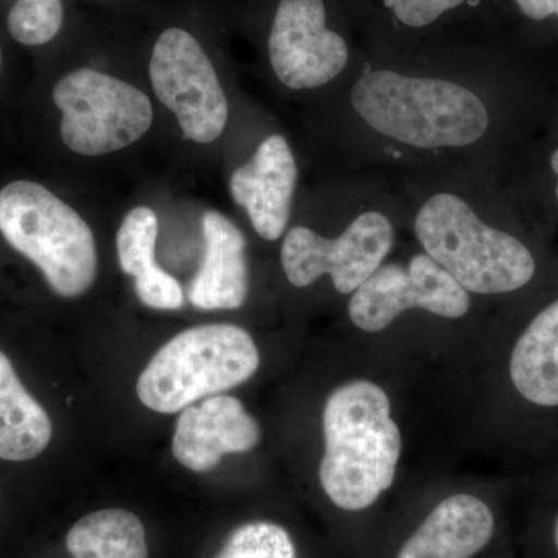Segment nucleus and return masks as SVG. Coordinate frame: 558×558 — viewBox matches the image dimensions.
Listing matches in <instances>:
<instances>
[{"label": "nucleus", "instance_id": "f257e3e1", "mask_svg": "<svg viewBox=\"0 0 558 558\" xmlns=\"http://www.w3.org/2000/svg\"><path fill=\"white\" fill-rule=\"evenodd\" d=\"M323 436L318 476L330 501L351 512L373 506L395 483L402 453L387 392L363 379L333 389L323 410Z\"/></svg>", "mask_w": 558, "mask_h": 558}, {"label": "nucleus", "instance_id": "f03ea898", "mask_svg": "<svg viewBox=\"0 0 558 558\" xmlns=\"http://www.w3.org/2000/svg\"><path fill=\"white\" fill-rule=\"evenodd\" d=\"M351 102L374 131L413 148H462L488 128L478 95L451 81L376 70L360 76Z\"/></svg>", "mask_w": 558, "mask_h": 558}, {"label": "nucleus", "instance_id": "7ed1b4c3", "mask_svg": "<svg viewBox=\"0 0 558 558\" xmlns=\"http://www.w3.org/2000/svg\"><path fill=\"white\" fill-rule=\"evenodd\" d=\"M414 233L429 258L468 292H515L537 271L534 255L523 242L487 226L454 194L429 197L414 220Z\"/></svg>", "mask_w": 558, "mask_h": 558}, {"label": "nucleus", "instance_id": "20e7f679", "mask_svg": "<svg viewBox=\"0 0 558 558\" xmlns=\"http://www.w3.org/2000/svg\"><path fill=\"white\" fill-rule=\"evenodd\" d=\"M0 233L43 271L57 295L75 299L94 284L98 269L94 233L46 186L17 180L0 190Z\"/></svg>", "mask_w": 558, "mask_h": 558}, {"label": "nucleus", "instance_id": "39448f33", "mask_svg": "<svg viewBox=\"0 0 558 558\" xmlns=\"http://www.w3.org/2000/svg\"><path fill=\"white\" fill-rule=\"evenodd\" d=\"M259 368L252 336L233 325L197 326L178 333L150 359L137 381L146 409L174 414L207 396L240 387Z\"/></svg>", "mask_w": 558, "mask_h": 558}, {"label": "nucleus", "instance_id": "423d86ee", "mask_svg": "<svg viewBox=\"0 0 558 558\" xmlns=\"http://www.w3.org/2000/svg\"><path fill=\"white\" fill-rule=\"evenodd\" d=\"M53 101L62 112V142L80 156L128 148L153 124V105L142 90L89 68L62 76Z\"/></svg>", "mask_w": 558, "mask_h": 558}, {"label": "nucleus", "instance_id": "0eeeda50", "mask_svg": "<svg viewBox=\"0 0 558 558\" xmlns=\"http://www.w3.org/2000/svg\"><path fill=\"white\" fill-rule=\"evenodd\" d=\"M149 76L157 98L172 110L183 137L208 145L227 126L229 102L215 65L197 39L168 28L154 46Z\"/></svg>", "mask_w": 558, "mask_h": 558}, {"label": "nucleus", "instance_id": "6e6552de", "mask_svg": "<svg viewBox=\"0 0 558 558\" xmlns=\"http://www.w3.org/2000/svg\"><path fill=\"white\" fill-rule=\"evenodd\" d=\"M392 244L391 220L379 211L363 213L336 240H326L306 227H295L282 242V269L295 288H306L328 275L333 288L343 295H352L379 269Z\"/></svg>", "mask_w": 558, "mask_h": 558}, {"label": "nucleus", "instance_id": "1a4fd4ad", "mask_svg": "<svg viewBox=\"0 0 558 558\" xmlns=\"http://www.w3.org/2000/svg\"><path fill=\"white\" fill-rule=\"evenodd\" d=\"M421 310L442 318H461L470 310L468 290L427 253L407 266H380L349 301V318L365 332H380L405 311Z\"/></svg>", "mask_w": 558, "mask_h": 558}, {"label": "nucleus", "instance_id": "9d476101", "mask_svg": "<svg viewBox=\"0 0 558 558\" xmlns=\"http://www.w3.org/2000/svg\"><path fill=\"white\" fill-rule=\"evenodd\" d=\"M271 69L286 87L317 89L349 61L347 43L326 27L323 0H281L269 36Z\"/></svg>", "mask_w": 558, "mask_h": 558}, {"label": "nucleus", "instance_id": "9b49d317", "mask_svg": "<svg viewBox=\"0 0 558 558\" xmlns=\"http://www.w3.org/2000/svg\"><path fill=\"white\" fill-rule=\"evenodd\" d=\"M260 440V427L240 400L215 396L180 413L172 454L183 468L209 472L226 454L245 453Z\"/></svg>", "mask_w": 558, "mask_h": 558}, {"label": "nucleus", "instance_id": "f8f14e48", "mask_svg": "<svg viewBox=\"0 0 558 558\" xmlns=\"http://www.w3.org/2000/svg\"><path fill=\"white\" fill-rule=\"evenodd\" d=\"M295 157L281 135L260 143L255 156L230 180L233 201L247 211L253 229L267 241L284 234L296 189Z\"/></svg>", "mask_w": 558, "mask_h": 558}, {"label": "nucleus", "instance_id": "ddd939ff", "mask_svg": "<svg viewBox=\"0 0 558 558\" xmlns=\"http://www.w3.org/2000/svg\"><path fill=\"white\" fill-rule=\"evenodd\" d=\"M204 260L191 281L189 300L201 311H233L248 295V267L242 231L218 211L205 213Z\"/></svg>", "mask_w": 558, "mask_h": 558}, {"label": "nucleus", "instance_id": "4468645a", "mask_svg": "<svg viewBox=\"0 0 558 558\" xmlns=\"http://www.w3.org/2000/svg\"><path fill=\"white\" fill-rule=\"evenodd\" d=\"M494 532V513L483 499L453 495L432 510L398 558H470L486 548Z\"/></svg>", "mask_w": 558, "mask_h": 558}, {"label": "nucleus", "instance_id": "2eb2a0df", "mask_svg": "<svg viewBox=\"0 0 558 558\" xmlns=\"http://www.w3.org/2000/svg\"><path fill=\"white\" fill-rule=\"evenodd\" d=\"M509 379L529 405L558 410V299L539 311L513 343Z\"/></svg>", "mask_w": 558, "mask_h": 558}, {"label": "nucleus", "instance_id": "dca6fc26", "mask_svg": "<svg viewBox=\"0 0 558 558\" xmlns=\"http://www.w3.org/2000/svg\"><path fill=\"white\" fill-rule=\"evenodd\" d=\"M51 421L0 351V459L31 461L49 447Z\"/></svg>", "mask_w": 558, "mask_h": 558}, {"label": "nucleus", "instance_id": "f3484780", "mask_svg": "<svg viewBox=\"0 0 558 558\" xmlns=\"http://www.w3.org/2000/svg\"><path fill=\"white\" fill-rule=\"evenodd\" d=\"M65 545L72 558H149L142 521L124 509L84 517L70 529Z\"/></svg>", "mask_w": 558, "mask_h": 558}, {"label": "nucleus", "instance_id": "a211bd4d", "mask_svg": "<svg viewBox=\"0 0 558 558\" xmlns=\"http://www.w3.org/2000/svg\"><path fill=\"white\" fill-rule=\"evenodd\" d=\"M159 220L154 209L137 207L128 213L117 233V252L121 270L142 281L159 274L156 263V242Z\"/></svg>", "mask_w": 558, "mask_h": 558}, {"label": "nucleus", "instance_id": "6ab92c4d", "mask_svg": "<svg viewBox=\"0 0 558 558\" xmlns=\"http://www.w3.org/2000/svg\"><path fill=\"white\" fill-rule=\"evenodd\" d=\"M62 22V0H16L10 10L9 31L24 46H43L57 38Z\"/></svg>", "mask_w": 558, "mask_h": 558}, {"label": "nucleus", "instance_id": "aec40b11", "mask_svg": "<svg viewBox=\"0 0 558 558\" xmlns=\"http://www.w3.org/2000/svg\"><path fill=\"white\" fill-rule=\"evenodd\" d=\"M216 558H296V549L284 527L255 521L238 527Z\"/></svg>", "mask_w": 558, "mask_h": 558}, {"label": "nucleus", "instance_id": "412c9836", "mask_svg": "<svg viewBox=\"0 0 558 558\" xmlns=\"http://www.w3.org/2000/svg\"><path fill=\"white\" fill-rule=\"evenodd\" d=\"M465 0H388L396 17L409 27H427Z\"/></svg>", "mask_w": 558, "mask_h": 558}, {"label": "nucleus", "instance_id": "4be33fe9", "mask_svg": "<svg viewBox=\"0 0 558 558\" xmlns=\"http://www.w3.org/2000/svg\"><path fill=\"white\" fill-rule=\"evenodd\" d=\"M524 16L534 21L558 16V0H515Z\"/></svg>", "mask_w": 558, "mask_h": 558}, {"label": "nucleus", "instance_id": "5701e85b", "mask_svg": "<svg viewBox=\"0 0 558 558\" xmlns=\"http://www.w3.org/2000/svg\"><path fill=\"white\" fill-rule=\"evenodd\" d=\"M550 168L558 175V148L554 150L553 157H550ZM557 199H558V183H557Z\"/></svg>", "mask_w": 558, "mask_h": 558}, {"label": "nucleus", "instance_id": "b1692460", "mask_svg": "<svg viewBox=\"0 0 558 558\" xmlns=\"http://www.w3.org/2000/svg\"><path fill=\"white\" fill-rule=\"evenodd\" d=\"M554 543H556V548L558 553V517L556 520V524H554Z\"/></svg>", "mask_w": 558, "mask_h": 558}, {"label": "nucleus", "instance_id": "393cba45", "mask_svg": "<svg viewBox=\"0 0 558 558\" xmlns=\"http://www.w3.org/2000/svg\"><path fill=\"white\" fill-rule=\"evenodd\" d=\"M0 68H2V51H0Z\"/></svg>", "mask_w": 558, "mask_h": 558}]
</instances>
